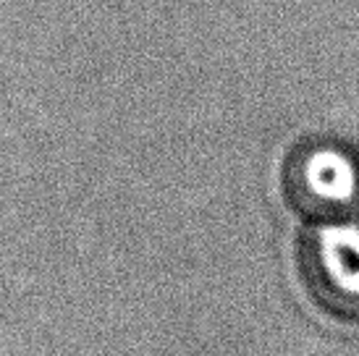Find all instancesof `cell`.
<instances>
[{"mask_svg": "<svg viewBox=\"0 0 359 356\" xmlns=\"http://www.w3.org/2000/svg\"><path fill=\"white\" fill-rule=\"evenodd\" d=\"M283 191L297 212L328 223L359 199L357 160L336 144H302L283 165Z\"/></svg>", "mask_w": 359, "mask_h": 356, "instance_id": "cell-1", "label": "cell"}, {"mask_svg": "<svg viewBox=\"0 0 359 356\" xmlns=\"http://www.w3.org/2000/svg\"><path fill=\"white\" fill-rule=\"evenodd\" d=\"M302 278L323 309L359 320V228L320 223L299 244Z\"/></svg>", "mask_w": 359, "mask_h": 356, "instance_id": "cell-2", "label": "cell"}]
</instances>
